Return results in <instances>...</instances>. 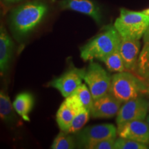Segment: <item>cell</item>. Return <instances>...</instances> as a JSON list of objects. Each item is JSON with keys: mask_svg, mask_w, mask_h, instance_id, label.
I'll return each instance as SVG.
<instances>
[{"mask_svg": "<svg viewBox=\"0 0 149 149\" xmlns=\"http://www.w3.org/2000/svg\"><path fill=\"white\" fill-rule=\"evenodd\" d=\"M122 102L108 93L95 100L90 113L93 118H111L118 114Z\"/></svg>", "mask_w": 149, "mask_h": 149, "instance_id": "cell-11", "label": "cell"}, {"mask_svg": "<svg viewBox=\"0 0 149 149\" xmlns=\"http://www.w3.org/2000/svg\"><path fill=\"white\" fill-rule=\"evenodd\" d=\"M146 92H147V93H148V92H149V84H148V86H147V90H146Z\"/></svg>", "mask_w": 149, "mask_h": 149, "instance_id": "cell-28", "label": "cell"}, {"mask_svg": "<svg viewBox=\"0 0 149 149\" xmlns=\"http://www.w3.org/2000/svg\"><path fill=\"white\" fill-rule=\"evenodd\" d=\"M76 147L74 137L70 133L61 130L54 139L51 148L53 149H73Z\"/></svg>", "mask_w": 149, "mask_h": 149, "instance_id": "cell-19", "label": "cell"}, {"mask_svg": "<svg viewBox=\"0 0 149 149\" xmlns=\"http://www.w3.org/2000/svg\"><path fill=\"white\" fill-rule=\"evenodd\" d=\"M143 12H144L146 15H147L149 16V8L145 9L144 10H143Z\"/></svg>", "mask_w": 149, "mask_h": 149, "instance_id": "cell-26", "label": "cell"}, {"mask_svg": "<svg viewBox=\"0 0 149 149\" xmlns=\"http://www.w3.org/2000/svg\"><path fill=\"white\" fill-rule=\"evenodd\" d=\"M73 94L77 97L80 102L83 104L85 109L91 111L94 100H93L92 94L89 90V88L87 86V84L86 85L85 84H81L76 89Z\"/></svg>", "mask_w": 149, "mask_h": 149, "instance_id": "cell-20", "label": "cell"}, {"mask_svg": "<svg viewBox=\"0 0 149 149\" xmlns=\"http://www.w3.org/2000/svg\"><path fill=\"white\" fill-rule=\"evenodd\" d=\"M34 97L31 93L24 92L19 93L15 99L13 107L15 111L24 120L30 122L29 113L34 106Z\"/></svg>", "mask_w": 149, "mask_h": 149, "instance_id": "cell-15", "label": "cell"}, {"mask_svg": "<svg viewBox=\"0 0 149 149\" xmlns=\"http://www.w3.org/2000/svg\"><path fill=\"white\" fill-rule=\"evenodd\" d=\"M112 76L98 63L91 60L86 70L84 80L89 88L93 100L105 95L109 91Z\"/></svg>", "mask_w": 149, "mask_h": 149, "instance_id": "cell-5", "label": "cell"}, {"mask_svg": "<svg viewBox=\"0 0 149 149\" xmlns=\"http://www.w3.org/2000/svg\"><path fill=\"white\" fill-rule=\"evenodd\" d=\"M116 137L104 139L102 140L91 142L90 144L86 145L84 148L86 149H113L114 148V145Z\"/></svg>", "mask_w": 149, "mask_h": 149, "instance_id": "cell-23", "label": "cell"}, {"mask_svg": "<svg viewBox=\"0 0 149 149\" xmlns=\"http://www.w3.org/2000/svg\"><path fill=\"white\" fill-rule=\"evenodd\" d=\"M58 6L61 10H70L86 15L101 24L102 13L100 6L93 0H60Z\"/></svg>", "mask_w": 149, "mask_h": 149, "instance_id": "cell-12", "label": "cell"}, {"mask_svg": "<svg viewBox=\"0 0 149 149\" xmlns=\"http://www.w3.org/2000/svg\"><path fill=\"white\" fill-rule=\"evenodd\" d=\"M140 48L139 40H122L120 53L126 70H134L137 68Z\"/></svg>", "mask_w": 149, "mask_h": 149, "instance_id": "cell-13", "label": "cell"}, {"mask_svg": "<svg viewBox=\"0 0 149 149\" xmlns=\"http://www.w3.org/2000/svg\"><path fill=\"white\" fill-rule=\"evenodd\" d=\"M117 126V133L120 137L149 144V126L146 121H129Z\"/></svg>", "mask_w": 149, "mask_h": 149, "instance_id": "cell-10", "label": "cell"}, {"mask_svg": "<svg viewBox=\"0 0 149 149\" xmlns=\"http://www.w3.org/2000/svg\"><path fill=\"white\" fill-rule=\"evenodd\" d=\"M107 66V68L111 72H123L125 71L126 68L124 61L120 53V48L113 53L109 54L100 59Z\"/></svg>", "mask_w": 149, "mask_h": 149, "instance_id": "cell-17", "label": "cell"}, {"mask_svg": "<svg viewBox=\"0 0 149 149\" xmlns=\"http://www.w3.org/2000/svg\"><path fill=\"white\" fill-rule=\"evenodd\" d=\"M146 122H147V124H148V126H149V113L148 114V115H147V117L146 118Z\"/></svg>", "mask_w": 149, "mask_h": 149, "instance_id": "cell-27", "label": "cell"}, {"mask_svg": "<svg viewBox=\"0 0 149 149\" xmlns=\"http://www.w3.org/2000/svg\"><path fill=\"white\" fill-rule=\"evenodd\" d=\"M86 109L73 93L66 97L56 115V121L60 130L66 131L74 117Z\"/></svg>", "mask_w": 149, "mask_h": 149, "instance_id": "cell-9", "label": "cell"}, {"mask_svg": "<svg viewBox=\"0 0 149 149\" xmlns=\"http://www.w3.org/2000/svg\"><path fill=\"white\" fill-rule=\"evenodd\" d=\"M117 129L111 124H102L89 126L77 132V138L79 148H84L86 145L91 142L104 139L116 137Z\"/></svg>", "mask_w": 149, "mask_h": 149, "instance_id": "cell-7", "label": "cell"}, {"mask_svg": "<svg viewBox=\"0 0 149 149\" xmlns=\"http://www.w3.org/2000/svg\"><path fill=\"white\" fill-rule=\"evenodd\" d=\"M137 68L140 77L149 79V43H144L139 53Z\"/></svg>", "mask_w": 149, "mask_h": 149, "instance_id": "cell-18", "label": "cell"}, {"mask_svg": "<svg viewBox=\"0 0 149 149\" xmlns=\"http://www.w3.org/2000/svg\"><path fill=\"white\" fill-rule=\"evenodd\" d=\"M122 40L114 25L107 26L101 33L81 48L80 56L85 61L94 59L100 60L119 49Z\"/></svg>", "mask_w": 149, "mask_h": 149, "instance_id": "cell-2", "label": "cell"}, {"mask_svg": "<svg viewBox=\"0 0 149 149\" xmlns=\"http://www.w3.org/2000/svg\"><path fill=\"white\" fill-rule=\"evenodd\" d=\"M6 3H17L19 2V1H21L22 0H3Z\"/></svg>", "mask_w": 149, "mask_h": 149, "instance_id": "cell-25", "label": "cell"}, {"mask_svg": "<svg viewBox=\"0 0 149 149\" xmlns=\"http://www.w3.org/2000/svg\"><path fill=\"white\" fill-rule=\"evenodd\" d=\"M147 144L132 139L120 137L115 140L114 149H147Z\"/></svg>", "mask_w": 149, "mask_h": 149, "instance_id": "cell-22", "label": "cell"}, {"mask_svg": "<svg viewBox=\"0 0 149 149\" xmlns=\"http://www.w3.org/2000/svg\"><path fill=\"white\" fill-rule=\"evenodd\" d=\"M13 51V42L3 26L0 29V71L3 75L10 66Z\"/></svg>", "mask_w": 149, "mask_h": 149, "instance_id": "cell-14", "label": "cell"}, {"mask_svg": "<svg viewBox=\"0 0 149 149\" xmlns=\"http://www.w3.org/2000/svg\"><path fill=\"white\" fill-rule=\"evenodd\" d=\"M144 43H149V26L148 28V29L146 30V33L144 35Z\"/></svg>", "mask_w": 149, "mask_h": 149, "instance_id": "cell-24", "label": "cell"}, {"mask_svg": "<svg viewBox=\"0 0 149 149\" xmlns=\"http://www.w3.org/2000/svg\"><path fill=\"white\" fill-rule=\"evenodd\" d=\"M90 111L87 109L80 112L79 114H77L74 117V118L72 121L71 124H70L69 128L65 132L70 134L79 132L82 128L83 126L88 122L89 118H90Z\"/></svg>", "mask_w": 149, "mask_h": 149, "instance_id": "cell-21", "label": "cell"}, {"mask_svg": "<svg viewBox=\"0 0 149 149\" xmlns=\"http://www.w3.org/2000/svg\"><path fill=\"white\" fill-rule=\"evenodd\" d=\"M148 113V102L144 98L137 97L124 102L117 115L116 123L120 125L133 120H146Z\"/></svg>", "mask_w": 149, "mask_h": 149, "instance_id": "cell-8", "label": "cell"}, {"mask_svg": "<svg viewBox=\"0 0 149 149\" xmlns=\"http://www.w3.org/2000/svg\"><path fill=\"white\" fill-rule=\"evenodd\" d=\"M114 26L122 40H139L149 26V16L143 11L120 9V15L114 23Z\"/></svg>", "mask_w": 149, "mask_h": 149, "instance_id": "cell-3", "label": "cell"}, {"mask_svg": "<svg viewBox=\"0 0 149 149\" xmlns=\"http://www.w3.org/2000/svg\"><path fill=\"white\" fill-rule=\"evenodd\" d=\"M86 70L73 67L67 70L59 77L52 80L50 86L58 90L63 97H67L72 95L82 84Z\"/></svg>", "mask_w": 149, "mask_h": 149, "instance_id": "cell-6", "label": "cell"}, {"mask_svg": "<svg viewBox=\"0 0 149 149\" xmlns=\"http://www.w3.org/2000/svg\"><path fill=\"white\" fill-rule=\"evenodd\" d=\"M48 10V5L40 0L19 6L11 12L9 17L13 33L19 37L29 34L42 22Z\"/></svg>", "mask_w": 149, "mask_h": 149, "instance_id": "cell-1", "label": "cell"}, {"mask_svg": "<svg viewBox=\"0 0 149 149\" xmlns=\"http://www.w3.org/2000/svg\"><path fill=\"white\" fill-rule=\"evenodd\" d=\"M148 93H149V92ZM147 102H148V113H149V100Z\"/></svg>", "mask_w": 149, "mask_h": 149, "instance_id": "cell-29", "label": "cell"}, {"mask_svg": "<svg viewBox=\"0 0 149 149\" xmlns=\"http://www.w3.org/2000/svg\"><path fill=\"white\" fill-rule=\"evenodd\" d=\"M13 104L11 103L10 97L3 90L0 92V116L6 123L13 122L15 118Z\"/></svg>", "mask_w": 149, "mask_h": 149, "instance_id": "cell-16", "label": "cell"}, {"mask_svg": "<svg viewBox=\"0 0 149 149\" xmlns=\"http://www.w3.org/2000/svg\"><path fill=\"white\" fill-rule=\"evenodd\" d=\"M146 90L140 79L130 72L123 71L112 76L109 93L123 103L139 97V95L146 92Z\"/></svg>", "mask_w": 149, "mask_h": 149, "instance_id": "cell-4", "label": "cell"}]
</instances>
